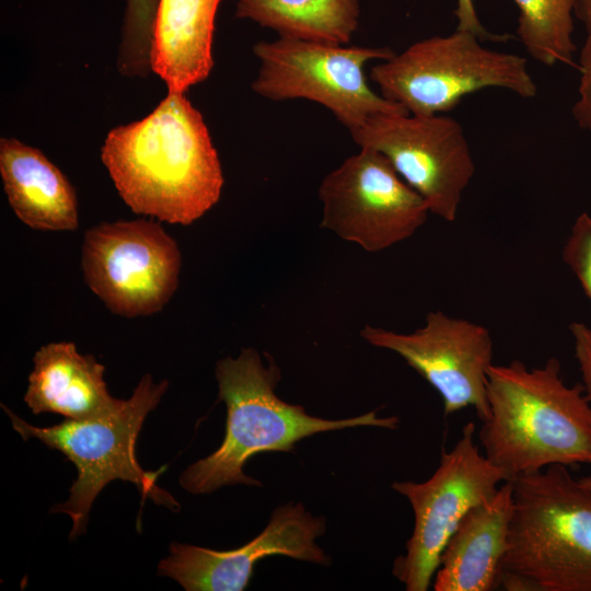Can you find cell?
I'll list each match as a JSON object with an SVG mask.
<instances>
[{
	"label": "cell",
	"mask_w": 591,
	"mask_h": 591,
	"mask_svg": "<svg viewBox=\"0 0 591 591\" xmlns=\"http://www.w3.org/2000/svg\"><path fill=\"white\" fill-rule=\"evenodd\" d=\"M325 525V518L313 515L300 502L280 506L264 531L239 548L213 551L171 543L158 573L174 579L186 591H242L248 586L254 565L267 556L329 565V557L316 544Z\"/></svg>",
	"instance_id": "cell-13"
},
{
	"label": "cell",
	"mask_w": 591,
	"mask_h": 591,
	"mask_svg": "<svg viewBox=\"0 0 591 591\" xmlns=\"http://www.w3.org/2000/svg\"><path fill=\"white\" fill-rule=\"evenodd\" d=\"M221 0H159L151 67L169 92L185 93L213 67L212 40Z\"/></svg>",
	"instance_id": "cell-17"
},
{
	"label": "cell",
	"mask_w": 591,
	"mask_h": 591,
	"mask_svg": "<svg viewBox=\"0 0 591 591\" xmlns=\"http://www.w3.org/2000/svg\"><path fill=\"white\" fill-rule=\"evenodd\" d=\"M360 148L385 155L427 202L453 222L475 164L459 121L443 115L380 114L350 132Z\"/></svg>",
	"instance_id": "cell-11"
},
{
	"label": "cell",
	"mask_w": 591,
	"mask_h": 591,
	"mask_svg": "<svg viewBox=\"0 0 591 591\" xmlns=\"http://www.w3.org/2000/svg\"><path fill=\"white\" fill-rule=\"evenodd\" d=\"M370 78L381 95L419 116L450 112L464 96L487 88L524 99L537 93L525 58L486 48L475 34L457 28L382 60L371 68Z\"/></svg>",
	"instance_id": "cell-6"
},
{
	"label": "cell",
	"mask_w": 591,
	"mask_h": 591,
	"mask_svg": "<svg viewBox=\"0 0 591 591\" xmlns=\"http://www.w3.org/2000/svg\"><path fill=\"white\" fill-rule=\"evenodd\" d=\"M475 424L463 426L453 448L441 454L440 464L425 482H394L393 490L410 503L415 522L406 553L397 557L393 575L407 591H426L433 581L441 554L465 514L491 497L502 470L494 465L474 441Z\"/></svg>",
	"instance_id": "cell-8"
},
{
	"label": "cell",
	"mask_w": 591,
	"mask_h": 591,
	"mask_svg": "<svg viewBox=\"0 0 591 591\" xmlns=\"http://www.w3.org/2000/svg\"><path fill=\"white\" fill-rule=\"evenodd\" d=\"M215 375L219 401L227 406L225 434L213 453L181 474L179 485L190 494L235 484L260 486L244 473L247 460L260 452L292 451L298 441L312 434L364 426L396 429L399 422L395 416L379 417L376 410L338 420L309 415L304 407L277 396L280 370L271 358L265 364L254 348L218 360Z\"/></svg>",
	"instance_id": "cell-3"
},
{
	"label": "cell",
	"mask_w": 591,
	"mask_h": 591,
	"mask_svg": "<svg viewBox=\"0 0 591 591\" xmlns=\"http://www.w3.org/2000/svg\"><path fill=\"white\" fill-rule=\"evenodd\" d=\"M85 283L114 314L161 311L175 293L182 267L177 242L155 221L101 222L83 236Z\"/></svg>",
	"instance_id": "cell-9"
},
{
	"label": "cell",
	"mask_w": 591,
	"mask_h": 591,
	"mask_svg": "<svg viewBox=\"0 0 591 591\" xmlns=\"http://www.w3.org/2000/svg\"><path fill=\"white\" fill-rule=\"evenodd\" d=\"M167 386L166 380L155 383L150 374H146L132 395L111 415L89 420L67 419L51 427L33 426L2 405L12 427L24 440H39L61 452L77 467L78 476L68 500L50 510L71 518V538L85 533L96 496L115 479L135 484L142 498L150 496L157 503L179 508L171 495L157 486L158 473L142 470L136 455L142 424L158 406Z\"/></svg>",
	"instance_id": "cell-5"
},
{
	"label": "cell",
	"mask_w": 591,
	"mask_h": 591,
	"mask_svg": "<svg viewBox=\"0 0 591 591\" xmlns=\"http://www.w3.org/2000/svg\"><path fill=\"white\" fill-rule=\"evenodd\" d=\"M253 53L259 69L252 90L270 101L305 99L331 111L351 132L380 114H409L375 93L364 66L395 55L390 47H347L279 37L258 42Z\"/></svg>",
	"instance_id": "cell-7"
},
{
	"label": "cell",
	"mask_w": 591,
	"mask_h": 591,
	"mask_svg": "<svg viewBox=\"0 0 591 591\" xmlns=\"http://www.w3.org/2000/svg\"><path fill=\"white\" fill-rule=\"evenodd\" d=\"M455 16L457 19V30L468 31L475 34L480 40H506L508 36L488 33L482 25L473 0H456Z\"/></svg>",
	"instance_id": "cell-24"
},
{
	"label": "cell",
	"mask_w": 591,
	"mask_h": 591,
	"mask_svg": "<svg viewBox=\"0 0 591 591\" xmlns=\"http://www.w3.org/2000/svg\"><path fill=\"white\" fill-rule=\"evenodd\" d=\"M513 511L501 571L535 591H591V489L567 466L510 480Z\"/></svg>",
	"instance_id": "cell-4"
},
{
	"label": "cell",
	"mask_w": 591,
	"mask_h": 591,
	"mask_svg": "<svg viewBox=\"0 0 591 591\" xmlns=\"http://www.w3.org/2000/svg\"><path fill=\"white\" fill-rule=\"evenodd\" d=\"M24 402L33 414H58L70 420H89L116 412L104 381L105 367L91 355H81L73 343L42 346L34 355Z\"/></svg>",
	"instance_id": "cell-15"
},
{
	"label": "cell",
	"mask_w": 591,
	"mask_h": 591,
	"mask_svg": "<svg viewBox=\"0 0 591 591\" xmlns=\"http://www.w3.org/2000/svg\"><path fill=\"white\" fill-rule=\"evenodd\" d=\"M513 511L510 480L472 508L448 541L434 573V591H491L498 588Z\"/></svg>",
	"instance_id": "cell-14"
},
{
	"label": "cell",
	"mask_w": 591,
	"mask_h": 591,
	"mask_svg": "<svg viewBox=\"0 0 591 591\" xmlns=\"http://www.w3.org/2000/svg\"><path fill=\"white\" fill-rule=\"evenodd\" d=\"M575 13L583 23L587 33L591 32V0H577Z\"/></svg>",
	"instance_id": "cell-25"
},
{
	"label": "cell",
	"mask_w": 591,
	"mask_h": 591,
	"mask_svg": "<svg viewBox=\"0 0 591 591\" xmlns=\"http://www.w3.org/2000/svg\"><path fill=\"white\" fill-rule=\"evenodd\" d=\"M321 228L371 253L410 237L430 213L382 153L360 148L321 182Z\"/></svg>",
	"instance_id": "cell-10"
},
{
	"label": "cell",
	"mask_w": 591,
	"mask_h": 591,
	"mask_svg": "<svg viewBox=\"0 0 591 591\" xmlns=\"http://www.w3.org/2000/svg\"><path fill=\"white\" fill-rule=\"evenodd\" d=\"M520 10L517 34L528 54L544 63H572L577 0H513Z\"/></svg>",
	"instance_id": "cell-19"
},
{
	"label": "cell",
	"mask_w": 591,
	"mask_h": 591,
	"mask_svg": "<svg viewBox=\"0 0 591 591\" xmlns=\"http://www.w3.org/2000/svg\"><path fill=\"white\" fill-rule=\"evenodd\" d=\"M0 174L12 210L27 227L42 231L78 229L76 190L42 151L14 138H1Z\"/></svg>",
	"instance_id": "cell-16"
},
{
	"label": "cell",
	"mask_w": 591,
	"mask_h": 591,
	"mask_svg": "<svg viewBox=\"0 0 591 591\" xmlns=\"http://www.w3.org/2000/svg\"><path fill=\"white\" fill-rule=\"evenodd\" d=\"M487 397L478 439L508 480L552 465L591 464V403L582 384L565 383L557 358L537 368L491 364Z\"/></svg>",
	"instance_id": "cell-2"
},
{
	"label": "cell",
	"mask_w": 591,
	"mask_h": 591,
	"mask_svg": "<svg viewBox=\"0 0 591 591\" xmlns=\"http://www.w3.org/2000/svg\"><path fill=\"white\" fill-rule=\"evenodd\" d=\"M580 81L572 114L579 127L591 132V32L587 33L579 59Z\"/></svg>",
	"instance_id": "cell-22"
},
{
	"label": "cell",
	"mask_w": 591,
	"mask_h": 591,
	"mask_svg": "<svg viewBox=\"0 0 591 591\" xmlns=\"http://www.w3.org/2000/svg\"><path fill=\"white\" fill-rule=\"evenodd\" d=\"M573 337L575 355L580 367L584 393L591 403V328L575 322L569 326Z\"/></svg>",
	"instance_id": "cell-23"
},
{
	"label": "cell",
	"mask_w": 591,
	"mask_h": 591,
	"mask_svg": "<svg viewBox=\"0 0 591 591\" xmlns=\"http://www.w3.org/2000/svg\"><path fill=\"white\" fill-rule=\"evenodd\" d=\"M101 159L138 215L189 225L220 199L224 177L200 112L169 92L144 118L112 129Z\"/></svg>",
	"instance_id": "cell-1"
},
{
	"label": "cell",
	"mask_w": 591,
	"mask_h": 591,
	"mask_svg": "<svg viewBox=\"0 0 591 591\" xmlns=\"http://www.w3.org/2000/svg\"><path fill=\"white\" fill-rule=\"evenodd\" d=\"M578 482H579L582 486H584V487L591 489V475L581 477V478L578 479Z\"/></svg>",
	"instance_id": "cell-26"
},
{
	"label": "cell",
	"mask_w": 591,
	"mask_h": 591,
	"mask_svg": "<svg viewBox=\"0 0 591 591\" xmlns=\"http://www.w3.org/2000/svg\"><path fill=\"white\" fill-rule=\"evenodd\" d=\"M563 258L591 300V217H577L563 250Z\"/></svg>",
	"instance_id": "cell-21"
},
{
	"label": "cell",
	"mask_w": 591,
	"mask_h": 591,
	"mask_svg": "<svg viewBox=\"0 0 591 591\" xmlns=\"http://www.w3.org/2000/svg\"><path fill=\"white\" fill-rule=\"evenodd\" d=\"M159 0H127L117 69L123 76L146 77L152 70L151 49Z\"/></svg>",
	"instance_id": "cell-20"
},
{
	"label": "cell",
	"mask_w": 591,
	"mask_h": 591,
	"mask_svg": "<svg viewBox=\"0 0 591 591\" xmlns=\"http://www.w3.org/2000/svg\"><path fill=\"white\" fill-rule=\"evenodd\" d=\"M360 335L368 344L397 354L420 374L440 394L444 415L471 406L482 422L487 419L494 345L485 326L433 311L412 333L366 325Z\"/></svg>",
	"instance_id": "cell-12"
},
{
	"label": "cell",
	"mask_w": 591,
	"mask_h": 591,
	"mask_svg": "<svg viewBox=\"0 0 591 591\" xmlns=\"http://www.w3.org/2000/svg\"><path fill=\"white\" fill-rule=\"evenodd\" d=\"M359 0H237L235 16L279 37L346 45L359 23Z\"/></svg>",
	"instance_id": "cell-18"
}]
</instances>
